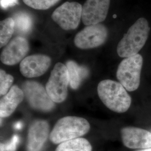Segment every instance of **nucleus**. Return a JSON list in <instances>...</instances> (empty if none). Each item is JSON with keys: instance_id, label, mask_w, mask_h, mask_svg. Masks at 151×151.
Masks as SVG:
<instances>
[{"instance_id": "423d86ee", "label": "nucleus", "mask_w": 151, "mask_h": 151, "mask_svg": "<svg viewBox=\"0 0 151 151\" xmlns=\"http://www.w3.org/2000/svg\"><path fill=\"white\" fill-rule=\"evenodd\" d=\"M82 6L76 2H66L57 8L52 18L65 30H75L78 27L82 19Z\"/></svg>"}, {"instance_id": "f257e3e1", "label": "nucleus", "mask_w": 151, "mask_h": 151, "mask_svg": "<svg viewBox=\"0 0 151 151\" xmlns=\"http://www.w3.org/2000/svg\"><path fill=\"white\" fill-rule=\"evenodd\" d=\"M97 93L103 104L114 112L124 113L130 106L132 99L120 82L103 80L97 86Z\"/></svg>"}, {"instance_id": "aec40b11", "label": "nucleus", "mask_w": 151, "mask_h": 151, "mask_svg": "<svg viewBox=\"0 0 151 151\" xmlns=\"http://www.w3.org/2000/svg\"><path fill=\"white\" fill-rule=\"evenodd\" d=\"M14 82L12 76L6 73L3 70H0V95L4 96L11 88Z\"/></svg>"}, {"instance_id": "a211bd4d", "label": "nucleus", "mask_w": 151, "mask_h": 151, "mask_svg": "<svg viewBox=\"0 0 151 151\" xmlns=\"http://www.w3.org/2000/svg\"><path fill=\"white\" fill-rule=\"evenodd\" d=\"M13 19L15 24V29L17 32L27 33L31 30L32 26V19L27 13H17L14 16Z\"/></svg>"}, {"instance_id": "dca6fc26", "label": "nucleus", "mask_w": 151, "mask_h": 151, "mask_svg": "<svg viewBox=\"0 0 151 151\" xmlns=\"http://www.w3.org/2000/svg\"><path fill=\"white\" fill-rule=\"evenodd\" d=\"M55 151H92V146L86 139L78 138L60 143Z\"/></svg>"}, {"instance_id": "39448f33", "label": "nucleus", "mask_w": 151, "mask_h": 151, "mask_svg": "<svg viewBox=\"0 0 151 151\" xmlns=\"http://www.w3.org/2000/svg\"><path fill=\"white\" fill-rule=\"evenodd\" d=\"M69 84V75L66 65L57 63L54 65L45 86L49 96L54 103H62L66 99Z\"/></svg>"}, {"instance_id": "4be33fe9", "label": "nucleus", "mask_w": 151, "mask_h": 151, "mask_svg": "<svg viewBox=\"0 0 151 151\" xmlns=\"http://www.w3.org/2000/svg\"><path fill=\"white\" fill-rule=\"evenodd\" d=\"M18 4V0H1V7L4 9H6L10 7L16 5Z\"/></svg>"}, {"instance_id": "ddd939ff", "label": "nucleus", "mask_w": 151, "mask_h": 151, "mask_svg": "<svg viewBox=\"0 0 151 151\" xmlns=\"http://www.w3.org/2000/svg\"><path fill=\"white\" fill-rule=\"evenodd\" d=\"M49 134L48 123L44 120L38 119L30 125L27 134L28 151H40Z\"/></svg>"}, {"instance_id": "6ab92c4d", "label": "nucleus", "mask_w": 151, "mask_h": 151, "mask_svg": "<svg viewBox=\"0 0 151 151\" xmlns=\"http://www.w3.org/2000/svg\"><path fill=\"white\" fill-rule=\"evenodd\" d=\"M27 5L35 10H47L60 0H22Z\"/></svg>"}, {"instance_id": "393cba45", "label": "nucleus", "mask_w": 151, "mask_h": 151, "mask_svg": "<svg viewBox=\"0 0 151 151\" xmlns=\"http://www.w3.org/2000/svg\"><path fill=\"white\" fill-rule=\"evenodd\" d=\"M151 151V148H146V149H143V150H138V151Z\"/></svg>"}, {"instance_id": "5701e85b", "label": "nucleus", "mask_w": 151, "mask_h": 151, "mask_svg": "<svg viewBox=\"0 0 151 151\" xmlns=\"http://www.w3.org/2000/svg\"><path fill=\"white\" fill-rule=\"evenodd\" d=\"M22 124L20 122H19L17 123H16L15 125V128L17 129H20L22 128Z\"/></svg>"}, {"instance_id": "7ed1b4c3", "label": "nucleus", "mask_w": 151, "mask_h": 151, "mask_svg": "<svg viewBox=\"0 0 151 151\" xmlns=\"http://www.w3.org/2000/svg\"><path fill=\"white\" fill-rule=\"evenodd\" d=\"M90 129L88 122L83 118L65 116L55 124L50 133V140L54 144H60L67 140L80 138Z\"/></svg>"}, {"instance_id": "412c9836", "label": "nucleus", "mask_w": 151, "mask_h": 151, "mask_svg": "<svg viewBox=\"0 0 151 151\" xmlns=\"http://www.w3.org/2000/svg\"><path fill=\"white\" fill-rule=\"evenodd\" d=\"M19 143V137L17 135H14L11 140L6 143L5 145L6 151H15L17 146Z\"/></svg>"}, {"instance_id": "4468645a", "label": "nucleus", "mask_w": 151, "mask_h": 151, "mask_svg": "<svg viewBox=\"0 0 151 151\" xmlns=\"http://www.w3.org/2000/svg\"><path fill=\"white\" fill-rule=\"evenodd\" d=\"M24 93L18 86L11 87L10 90L0 101L1 118H6L13 113L18 105L22 103L24 98Z\"/></svg>"}, {"instance_id": "f03ea898", "label": "nucleus", "mask_w": 151, "mask_h": 151, "mask_svg": "<svg viewBox=\"0 0 151 151\" xmlns=\"http://www.w3.org/2000/svg\"><path fill=\"white\" fill-rule=\"evenodd\" d=\"M149 32L148 22L145 18H139L119 42L117 47L119 56L128 58L138 54L146 43Z\"/></svg>"}, {"instance_id": "2eb2a0df", "label": "nucleus", "mask_w": 151, "mask_h": 151, "mask_svg": "<svg viewBox=\"0 0 151 151\" xmlns=\"http://www.w3.org/2000/svg\"><path fill=\"white\" fill-rule=\"evenodd\" d=\"M65 65L68 71L70 87L76 90L80 86L83 79L87 77L88 70L86 67L79 65L73 60L68 61Z\"/></svg>"}, {"instance_id": "f3484780", "label": "nucleus", "mask_w": 151, "mask_h": 151, "mask_svg": "<svg viewBox=\"0 0 151 151\" xmlns=\"http://www.w3.org/2000/svg\"><path fill=\"white\" fill-rule=\"evenodd\" d=\"M15 24L12 17H8L0 23V47L6 46L10 41L15 32Z\"/></svg>"}, {"instance_id": "9d476101", "label": "nucleus", "mask_w": 151, "mask_h": 151, "mask_svg": "<svg viewBox=\"0 0 151 151\" xmlns=\"http://www.w3.org/2000/svg\"><path fill=\"white\" fill-rule=\"evenodd\" d=\"M29 50L27 40L22 37H16L6 45L1 52L0 60L4 65H14L22 62Z\"/></svg>"}, {"instance_id": "0eeeda50", "label": "nucleus", "mask_w": 151, "mask_h": 151, "mask_svg": "<svg viewBox=\"0 0 151 151\" xmlns=\"http://www.w3.org/2000/svg\"><path fill=\"white\" fill-rule=\"evenodd\" d=\"M22 88L28 103L32 108L47 112L55 107V103L40 83L35 81H27L22 85Z\"/></svg>"}, {"instance_id": "6e6552de", "label": "nucleus", "mask_w": 151, "mask_h": 151, "mask_svg": "<svg viewBox=\"0 0 151 151\" xmlns=\"http://www.w3.org/2000/svg\"><path fill=\"white\" fill-rule=\"evenodd\" d=\"M108 37L106 27L100 24L87 26L78 32L74 39V43L82 49L96 48L102 45Z\"/></svg>"}, {"instance_id": "9b49d317", "label": "nucleus", "mask_w": 151, "mask_h": 151, "mask_svg": "<svg viewBox=\"0 0 151 151\" xmlns=\"http://www.w3.org/2000/svg\"><path fill=\"white\" fill-rule=\"evenodd\" d=\"M51 65L50 58L44 54L27 56L20 62V70L27 78L37 77L44 75Z\"/></svg>"}, {"instance_id": "b1692460", "label": "nucleus", "mask_w": 151, "mask_h": 151, "mask_svg": "<svg viewBox=\"0 0 151 151\" xmlns=\"http://www.w3.org/2000/svg\"><path fill=\"white\" fill-rule=\"evenodd\" d=\"M1 148H0V151H6L5 150V145L4 143H1Z\"/></svg>"}, {"instance_id": "20e7f679", "label": "nucleus", "mask_w": 151, "mask_h": 151, "mask_svg": "<svg viewBox=\"0 0 151 151\" xmlns=\"http://www.w3.org/2000/svg\"><path fill=\"white\" fill-rule=\"evenodd\" d=\"M143 58L140 54L126 58L119 64L116 77L119 82L128 91H134L140 85Z\"/></svg>"}, {"instance_id": "1a4fd4ad", "label": "nucleus", "mask_w": 151, "mask_h": 151, "mask_svg": "<svg viewBox=\"0 0 151 151\" xmlns=\"http://www.w3.org/2000/svg\"><path fill=\"white\" fill-rule=\"evenodd\" d=\"M110 0H86L82 6V21L89 26L104 21L108 15Z\"/></svg>"}, {"instance_id": "f8f14e48", "label": "nucleus", "mask_w": 151, "mask_h": 151, "mask_svg": "<svg viewBox=\"0 0 151 151\" xmlns=\"http://www.w3.org/2000/svg\"><path fill=\"white\" fill-rule=\"evenodd\" d=\"M124 146L130 149H146L151 147V133L135 127H125L121 130Z\"/></svg>"}]
</instances>
